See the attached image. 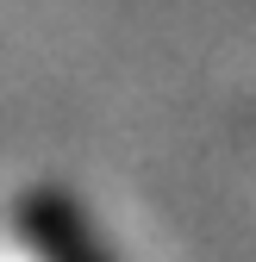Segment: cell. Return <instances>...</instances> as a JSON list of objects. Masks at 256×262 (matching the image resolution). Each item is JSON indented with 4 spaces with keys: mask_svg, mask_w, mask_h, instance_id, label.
Masks as SVG:
<instances>
[{
    "mask_svg": "<svg viewBox=\"0 0 256 262\" xmlns=\"http://www.w3.org/2000/svg\"><path fill=\"white\" fill-rule=\"evenodd\" d=\"M0 262H100L81 231V219L69 200L56 193H31V200L13 212V231H7V256Z\"/></svg>",
    "mask_w": 256,
    "mask_h": 262,
    "instance_id": "obj_1",
    "label": "cell"
}]
</instances>
